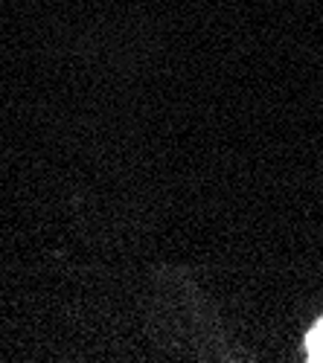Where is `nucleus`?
Segmentation results:
<instances>
[{
    "instance_id": "1",
    "label": "nucleus",
    "mask_w": 323,
    "mask_h": 363,
    "mask_svg": "<svg viewBox=\"0 0 323 363\" xmlns=\"http://www.w3.org/2000/svg\"><path fill=\"white\" fill-rule=\"evenodd\" d=\"M306 352H309V360H323V320L309 331Z\"/></svg>"
}]
</instances>
